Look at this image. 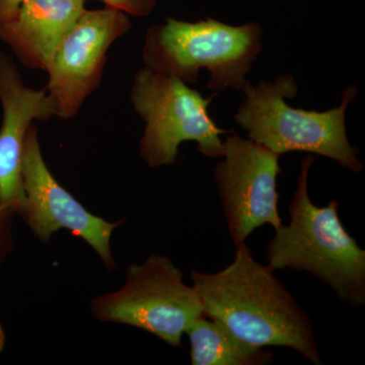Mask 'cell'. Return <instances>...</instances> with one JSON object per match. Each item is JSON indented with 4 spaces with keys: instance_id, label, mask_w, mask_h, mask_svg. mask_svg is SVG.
<instances>
[{
    "instance_id": "3",
    "label": "cell",
    "mask_w": 365,
    "mask_h": 365,
    "mask_svg": "<svg viewBox=\"0 0 365 365\" xmlns=\"http://www.w3.org/2000/svg\"><path fill=\"white\" fill-rule=\"evenodd\" d=\"M297 90L289 74L278 76L273 83L261 81L256 86L248 81L235 122L249 132V138L277 155L304 151L331 158L354 174L364 172L359 148L350 144L345 123L346 110L359 88L347 86L339 107L325 112L290 107L285 98H294Z\"/></svg>"
},
{
    "instance_id": "13",
    "label": "cell",
    "mask_w": 365,
    "mask_h": 365,
    "mask_svg": "<svg viewBox=\"0 0 365 365\" xmlns=\"http://www.w3.org/2000/svg\"><path fill=\"white\" fill-rule=\"evenodd\" d=\"M106 6L119 9L128 16H146L155 9L158 0H101Z\"/></svg>"
},
{
    "instance_id": "8",
    "label": "cell",
    "mask_w": 365,
    "mask_h": 365,
    "mask_svg": "<svg viewBox=\"0 0 365 365\" xmlns=\"http://www.w3.org/2000/svg\"><path fill=\"white\" fill-rule=\"evenodd\" d=\"M130 29L128 14L113 7L86 9L79 16L60 43L47 71L46 88L56 104V116H76L100 85L108 50Z\"/></svg>"
},
{
    "instance_id": "9",
    "label": "cell",
    "mask_w": 365,
    "mask_h": 365,
    "mask_svg": "<svg viewBox=\"0 0 365 365\" xmlns=\"http://www.w3.org/2000/svg\"><path fill=\"white\" fill-rule=\"evenodd\" d=\"M21 179L26 197L21 212L34 234L48 241L55 232L67 228L86 240L108 266L113 265L110 239L117 225L91 215L60 186L43 160L34 125L24 146Z\"/></svg>"
},
{
    "instance_id": "7",
    "label": "cell",
    "mask_w": 365,
    "mask_h": 365,
    "mask_svg": "<svg viewBox=\"0 0 365 365\" xmlns=\"http://www.w3.org/2000/svg\"><path fill=\"white\" fill-rule=\"evenodd\" d=\"M222 158L215 165V179L235 247L263 225L279 228L280 155L234 133L223 143Z\"/></svg>"
},
{
    "instance_id": "6",
    "label": "cell",
    "mask_w": 365,
    "mask_h": 365,
    "mask_svg": "<svg viewBox=\"0 0 365 365\" xmlns=\"http://www.w3.org/2000/svg\"><path fill=\"white\" fill-rule=\"evenodd\" d=\"M93 312L101 321L143 329L173 347L181 346L187 328L204 316L195 288L184 282L168 257L160 255L131 265L124 287L96 299Z\"/></svg>"
},
{
    "instance_id": "12",
    "label": "cell",
    "mask_w": 365,
    "mask_h": 365,
    "mask_svg": "<svg viewBox=\"0 0 365 365\" xmlns=\"http://www.w3.org/2000/svg\"><path fill=\"white\" fill-rule=\"evenodd\" d=\"M193 365H267L274 355L245 342L220 322L199 317L187 328Z\"/></svg>"
},
{
    "instance_id": "10",
    "label": "cell",
    "mask_w": 365,
    "mask_h": 365,
    "mask_svg": "<svg viewBox=\"0 0 365 365\" xmlns=\"http://www.w3.org/2000/svg\"><path fill=\"white\" fill-rule=\"evenodd\" d=\"M0 204L21 212L25 204L21 160L29 129L35 120L56 116V104L47 88L37 91L21 81L13 60L0 53Z\"/></svg>"
},
{
    "instance_id": "15",
    "label": "cell",
    "mask_w": 365,
    "mask_h": 365,
    "mask_svg": "<svg viewBox=\"0 0 365 365\" xmlns=\"http://www.w3.org/2000/svg\"><path fill=\"white\" fill-rule=\"evenodd\" d=\"M4 331H2L1 326H0V352H1L2 349H4Z\"/></svg>"
},
{
    "instance_id": "2",
    "label": "cell",
    "mask_w": 365,
    "mask_h": 365,
    "mask_svg": "<svg viewBox=\"0 0 365 365\" xmlns=\"http://www.w3.org/2000/svg\"><path fill=\"white\" fill-rule=\"evenodd\" d=\"M314 160L307 155L300 163L290 222L275 230L266 251L267 265L273 271L312 274L341 302L360 309L365 304V251L343 227L337 200L326 206L312 202L307 180Z\"/></svg>"
},
{
    "instance_id": "4",
    "label": "cell",
    "mask_w": 365,
    "mask_h": 365,
    "mask_svg": "<svg viewBox=\"0 0 365 365\" xmlns=\"http://www.w3.org/2000/svg\"><path fill=\"white\" fill-rule=\"evenodd\" d=\"M262 36L263 29L256 23L230 26L213 19L188 23L170 18L146 33L144 64L187 85L196 83L205 69L210 90L242 91L247 73L263 49Z\"/></svg>"
},
{
    "instance_id": "16",
    "label": "cell",
    "mask_w": 365,
    "mask_h": 365,
    "mask_svg": "<svg viewBox=\"0 0 365 365\" xmlns=\"http://www.w3.org/2000/svg\"><path fill=\"white\" fill-rule=\"evenodd\" d=\"M7 211H9V209L4 207V206L0 204V218H1V216L4 215V213L7 212Z\"/></svg>"
},
{
    "instance_id": "14",
    "label": "cell",
    "mask_w": 365,
    "mask_h": 365,
    "mask_svg": "<svg viewBox=\"0 0 365 365\" xmlns=\"http://www.w3.org/2000/svg\"><path fill=\"white\" fill-rule=\"evenodd\" d=\"M25 0H0V21L11 20Z\"/></svg>"
},
{
    "instance_id": "1",
    "label": "cell",
    "mask_w": 365,
    "mask_h": 365,
    "mask_svg": "<svg viewBox=\"0 0 365 365\" xmlns=\"http://www.w3.org/2000/svg\"><path fill=\"white\" fill-rule=\"evenodd\" d=\"M274 272L245 242L235 247L227 267L215 273L192 270L191 279L204 314L240 339L257 347L289 348L323 364L309 314Z\"/></svg>"
},
{
    "instance_id": "5",
    "label": "cell",
    "mask_w": 365,
    "mask_h": 365,
    "mask_svg": "<svg viewBox=\"0 0 365 365\" xmlns=\"http://www.w3.org/2000/svg\"><path fill=\"white\" fill-rule=\"evenodd\" d=\"M215 95L204 98L181 79L143 67L134 76L131 102L145 121L141 157L150 168L176 163L178 148L194 141L199 153L222 158L220 135L227 133L211 119L208 107Z\"/></svg>"
},
{
    "instance_id": "11",
    "label": "cell",
    "mask_w": 365,
    "mask_h": 365,
    "mask_svg": "<svg viewBox=\"0 0 365 365\" xmlns=\"http://www.w3.org/2000/svg\"><path fill=\"white\" fill-rule=\"evenodd\" d=\"M86 0H25L11 20L0 21V40L29 68L47 71L57 48L86 11Z\"/></svg>"
}]
</instances>
